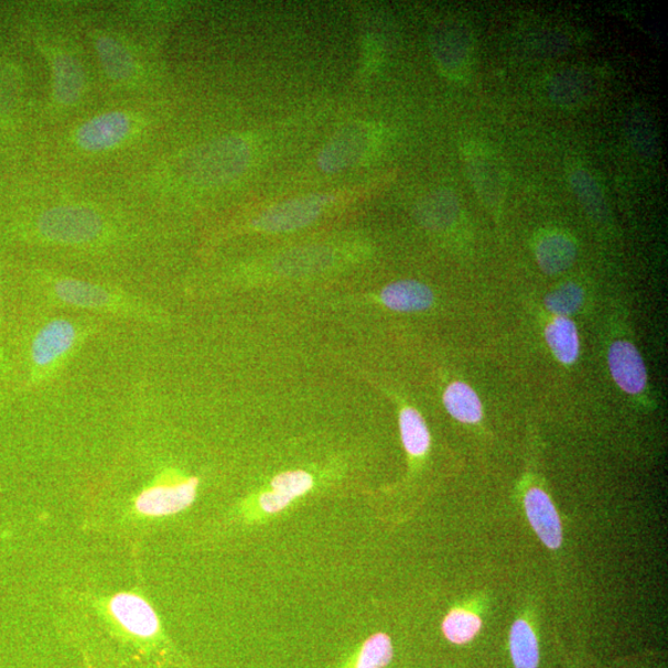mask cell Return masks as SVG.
Returning <instances> with one entry per match:
<instances>
[{
  "label": "cell",
  "mask_w": 668,
  "mask_h": 668,
  "mask_svg": "<svg viewBox=\"0 0 668 668\" xmlns=\"http://www.w3.org/2000/svg\"><path fill=\"white\" fill-rule=\"evenodd\" d=\"M251 148L239 136H225L191 154L183 172L200 185H221L241 176L250 165Z\"/></svg>",
  "instance_id": "6da1fadb"
},
{
  "label": "cell",
  "mask_w": 668,
  "mask_h": 668,
  "mask_svg": "<svg viewBox=\"0 0 668 668\" xmlns=\"http://www.w3.org/2000/svg\"><path fill=\"white\" fill-rule=\"evenodd\" d=\"M103 229L99 214L83 208H57L41 214L39 230L47 239L80 244L97 239Z\"/></svg>",
  "instance_id": "7a4b0ae2"
},
{
  "label": "cell",
  "mask_w": 668,
  "mask_h": 668,
  "mask_svg": "<svg viewBox=\"0 0 668 668\" xmlns=\"http://www.w3.org/2000/svg\"><path fill=\"white\" fill-rule=\"evenodd\" d=\"M314 486V477L305 470L279 474L272 480L271 488L246 504L242 514L247 522H262L269 516L284 512L291 503L304 497Z\"/></svg>",
  "instance_id": "3957f363"
},
{
  "label": "cell",
  "mask_w": 668,
  "mask_h": 668,
  "mask_svg": "<svg viewBox=\"0 0 668 668\" xmlns=\"http://www.w3.org/2000/svg\"><path fill=\"white\" fill-rule=\"evenodd\" d=\"M198 478L164 479L138 495L134 510L143 517H164L186 510L196 499Z\"/></svg>",
  "instance_id": "277c9868"
},
{
  "label": "cell",
  "mask_w": 668,
  "mask_h": 668,
  "mask_svg": "<svg viewBox=\"0 0 668 668\" xmlns=\"http://www.w3.org/2000/svg\"><path fill=\"white\" fill-rule=\"evenodd\" d=\"M371 143L370 128L364 124H351L341 129L330 140L318 155V168L326 174L346 170L364 156Z\"/></svg>",
  "instance_id": "5b68a950"
},
{
  "label": "cell",
  "mask_w": 668,
  "mask_h": 668,
  "mask_svg": "<svg viewBox=\"0 0 668 668\" xmlns=\"http://www.w3.org/2000/svg\"><path fill=\"white\" fill-rule=\"evenodd\" d=\"M331 199L308 195L276 204L255 221V227L267 232H289L305 227L318 219Z\"/></svg>",
  "instance_id": "8992f818"
},
{
  "label": "cell",
  "mask_w": 668,
  "mask_h": 668,
  "mask_svg": "<svg viewBox=\"0 0 668 668\" xmlns=\"http://www.w3.org/2000/svg\"><path fill=\"white\" fill-rule=\"evenodd\" d=\"M108 614L132 637L153 639L160 632L158 614L149 603L134 593H118L107 601Z\"/></svg>",
  "instance_id": "52a82bcc"
},
{
  "label": "cell",
  "mask_w": 668,
  "mask_h": 668,
  "mask_svg": "<svg viewBox=\"0 0 668 668\" xmlns=\"http://www.w3.org/2000/svg\"><path fill=\"white\" fill-rule=\"evenodd\" d=\"M131 132V121L121 112L101 114L85 122L78 132V144L85 152H102L111 149Z\"/></svg>",
  "instance_id": "ba28073f"
},
{
  "label": "cell",
  "mask_w": 668,
  "mask_h": 668,
  "mask_svg": "<svg viewBox=\"0 0 668 668\" xmlns=\"http://www.w3.org/2000/svg\"><path fill=\"white\" fill-rule=\"evenodd\" d=\"M525 510L534 532L545 546L556 549L564 540L563 524L554 503L540 488H532L525 497Z\"/></svg>",
  "instance_id": "9c48e42d"
},
{
  "label": "cell",
  "mask_w": 668,
  "mask_h": 668,
  "mask_svg": "<svg viewBox=\"0 0 668 668\" xmlns=\"http://www.w3.org/2000/svg\"><path fill=\"white\" fill-rule=\"evenodd\" d=\"M609 368L613 379L625 393L639 394L645 389L646 368L640 353L627 341H617L609 350Z\"/></svg>",
  "instance_id": "30bf717a"
},
{
  "label": "cell",
  "mask_w": 668,
  "mask_h": 668,
  "mask_svg": "<svg viewBox=\"0 0 668 668\" xmlns=\"http://www.w3.org/2000/svg\"><path fill=\"white\" fill-rule=\"evenodd\" d=\"M74 336L77 333L69 321L57 320L49 323L32 343V360L38 365H49L72 347Z\"/></svg>",
  "instance_id": "8fae6325"
},
{
  "label": "cell",
  "mask_w": 668,
  "mask_h": 668,
  "mask_svg": "<svg viewBox=\"0 0 668 668\" xmlns=\"http://www.w3.org/2000/svg\"><path fill=\"white\" fill-rule=\"evenodd\" d=\"M577 247L573 240L561 233L544 236L536 247V257L543 272L555 275L567 271L575 263Z\"/></svg>",
  "instance_id": "7c38bea8"
},
{
  "label": "cell",
  "mask_w": 668,
  "mask_h": 668,
  "mask_svg": "<svg viewBox=\"0 0 668 668\" xmlns=\"http://www.w3.org/2000/svg\"><path fill=\"white\" fill-rule=\"evenodd\" d=\"M385 306L401 312L424 311L434 303V294L426 285L415 280H404L384 289Z\"/></svg>",
  "instance_id": "4fadbf2b"
},
{
  "label": "cell",
  "mask_w": 668,
  "mask_h": 668,
  "mask_svg": "<svg viewBox=\"0 0 668 668\" xmlns=\"http://www.w3.org/2000/svg\"><path fill=\"white\" fill-rule=\"evenodd\" d=\"M448 413L463 424H477L483 408L476 392L465 383H454L447 387L444 396Z\"/></svg>",
  "instance_id": "5bb4252c"
},
{
  "label": "cell",
  "mask_w": 668,
  "mask_h": 668,
  "mask_svg": "<svg viewBox=\"0 0 668 668\" xmlns=\"http://www.w3.org/2000/svg\"><path fill=\"white\" fill-rule=\"evenodd\" d=\"M546 340L559 362L573 364L577 361L579 338L573 321L567 317H556L546 328Z\"/></svg>",
  "instance_id": "9a60e30c"
},
{
  "label": "cell",
  "mask_w": 668,
  "mask_h": 668,
  "mask_svg": "<svg viewBox=\"0 0 668 668\" xmlns=\"http://www.w3.org/2000/svg\"><path fill=\"white\" fill-rule=\"evenodd\" d=\"M55 73V95L62 104H72L80 99L84 85V74L77 60L68 55L53 62Z\"/></svg>",
  "instance_id": "2e32d148"
},
{
  "label": "cell",
  "mask_w": 668,
  "mask_h": 668,
  "mask_svg": "<svg viewBox=\"0 0 668 668\" xmlns=\"http://www.w3.org/2000/svg\"><path fill=\"white\" fill-rule=\"evenodd\" d=\"M97 51L100 53L104 71L112 80L125 81L133 77L134 60L121 42L102 37L97 41Z\"/></svg>",
  "instance_id": "e0dca14e"
},
{
  "label": "cell",
  "mask_w": 668,
  "mask_h": 668,
  "mask_svg": "<svg viewBox=\"0 0 668 668\" xmlns=\"http://www.w3.org/2000/svg\"><path fill=\"white\" fill-rule=\"evenodd\" d=\"M510 654L515 668H537L540 662L536 635L529 623L523 619L513 625Z\"/></svg>",
  "instance_id": "ac0fdd59"
},
{
  "label": "cell",
  "mask_w": 668,
  "mask_h": 668,
  "mask_svg": "<svg viewBox=\"0 0 668 668\" xmlns=\"http://www.w3.org/2000/svg\"><path fill=\"white\" fill-rule=\"evenodd\" d=\"M401 433L408 455L422 457L429 448L431 437L422 415L407 407L401 414Z\"/></svg>",
  "instance_id": "d6986e66"
},
{
  "label": "cell",
  "mask_w": 668,
  "mask_h": 668,
  "mask_svg": "<svg viewBox=\"0 0 668 668\" xmlns=\"http://www.w3.org/2000/svg\"><path fill=\"white\" fill-rule=\"evenodd\" d=\"M482 629V619L468 610L454 609L442 623L446 639L456 645H465L477 637Z\"/></svg>",
  "instance_id": "ffe728a7"
},
{
  "label": "cell",
  "mask_w": 668,
  "mask_h": 668,
  "mask_svg": "<svg viewBox=\"0 0 668 668\" xmlns=\"http://www.w3.org/2000/svg\"><path fill=\"white\" fill-rule=\"evenodd\" d=\"M393 656L391 638L383 632L374 634L361 646L352 668H384L392 662Z\"/></svg>",
  "instance_id": "44dd1931"
},
{
  "label": "cell",
  "mask_w": 668,
  "mask_h": 668,
  "mask_svg": "<svg viewBox=\"0 0 668 668\" xmlns=\"http://www.w3.org/2000/svg\"><path fill=\"white\" fill-rule=\"evenodd\" d=\"M57 291L67 303L82 307H101L110 301L101 287L78 280H63L57 285Z\"/></svg>",
  "instance_id": "7402d4cb"
},
{
  "label": "cell",
  "mask_w": 668,
  "mask_h": 668,
  "mask_svg": "<svg viewBox=\"0 0 668 668\" xmlns=\"http://www.w3.org/2000/svg\"><path fill=\"white\" fill-rule=\"evenodd\" d=\"M546 307L555 314L566 317L573 315L584 303V291L576 284H566L549 294L546 300Z\"/></svg>",
  "instance_id": "603a6c76"
}]
</instances>
